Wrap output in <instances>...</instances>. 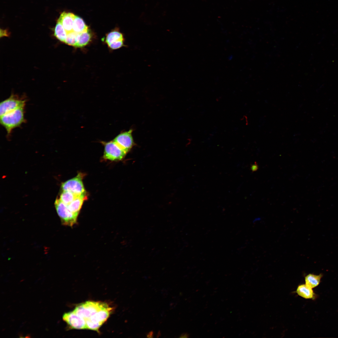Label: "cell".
<instances>
[{
	"instance_id": "1",
	"label": "cell",
	"mask_w": 338,
	"mask_h": 338,
	"mask_svg": "<svg viewBox=\"0 0 338 338\" xmlns=\"http://www.w3.org/2000/svg\"><path fill=\"white\" fill-rule=\"evenodd\" d=\"M24 108L21 107L0 116V123L5 129L8 136H10L14 129L25 122Z\"/></svg>"
},
{
	"instance_id": "2",
	"label": "cell",
	"mask_w": 338,
	"mask_h": 338,
	"mask_svg": "<svg viewBox=\"0 0 338 338\" xmlns=\"http://www.w3.org/2000/svg\"><path fill=\"white\" fill-rule=\"evenodd\" d=\"M107 305L105 302L88 301L79 304L73 311L86 323L87 321L94 316L100 310Z\"/></svg>"
},
{
	"instance_id": "3",
	"label": "cell",
	"mask_w": 338,
	"mask_h": 338,
	"mask_svg": "<svg viewBox=\"0 0 338 338\" xmlns=\"http://www.w3.org/2000/svg\"><path fill=\"white\" fill-rule=\"evenodd\" d=\"M55 206L63 225L72 227L77 223L78 214L71 211L67 205L59 199L56 200Z\"/></svg>"
},
{
	"instance_id": "4",
	"label": "cell",
	"mask_w": 338,
	"mask_h": 338,
	"mask_svg": "<svg viewBox=\"0 0 338 338\" xmlns=\"http://www.w3.org/2000/svg\"><path fill=\"white\" fill-rule=\"evenodd\" d=\"M104 146L103 158L112 161L122 160L127 153L113 141H101Z\"/></svg>"
},
{
	"instance_id": "5",
	"label": "cell",
	"mask_w": 338,
	"mask_h": 338,
	"mask_svg": "<svg viewBox=\"0 0 338 338\" xmlns=\"http://www.w3.org/2000/svg\"><path fill=\"white\" fill-rule=\"evenodd\" d=\"M26 100L17 95H12L0 104V116L18 108L25 107Z\"/></svg>"
},
{
	"instance_id": "6",
	"label": "cell",
	"mask_w": 338,
	"mask_h": 338,
	"mask_svg": "<svg viewBox=\"0 0 338 338\" xmlns=\"http://www.w3.org/2000/svg\"><path fill=\"white\" fill-rule=\"evenodd\" d=\"M84 175L79 173L75 177L63 183L61 188L63 191H69L78 195L86 194L82 181Z\"/></svg>"
},
{
	"instance_id": "7",
	"label": "cell",
	"mask_w": 338,
	"mask_h": 338,
	"mask_svg": "<svg viewBox=\"0 0 338 338\" xmlns=\"http://www.w3.org/2000/svg\"><path fill=\"white\" fill-rule=\"evenodd\" d=\"M132 131L130 129L121 132L113 140L126 153L130 150L134 144L132 135Z\"/></svg>"
},
{
	"instance_id": "8",
	"label": "cell",
	"mask_w": 338,
	"mask_h": 338,
	"mask_svg": "<svg viewBox=\"0 0 338 338\" xmlns=\"http://www.w3.org/2000/svg\"><path fill=\"white\" fill-rule=\"evenodd\" d=\"M63 319L71 329H86L85 321L73 311L64 313L63 315Z\"/></svg>"
},
{
	"instance_id": "9",
	"label": "cell",
	"mask_w": 338,
	"mask_h": 338,
	"mask_svg": "<svg viewBox=\"0 0 338 338\" xmlns=\"http://www.w3.org/2000/svg\"><path fill=\"white\" fill-rule=\"evenodd\" d=\"M75 15L73 13L63 12L60 14L57 21L60 22L67 33L73 31V25Z\"/></svg>"
},
{
	"instance_id": "10",
	"label": "cell",
	"mask_w": 338,
	"mask_h": 338,
	"mask_svg": "<svg viewBox=\"0 0 338 338\" xmlns=\"http://www.w3.org/2000/svg\"><path fill=\"white\" fill-rule=\"evenodd\" d=\"M86 198V194L78 196L67 205L69 209L72 212L79 215L83 203Z\"/></svg>"
},
{
	"instance_id": "11",
	"label": "cell",
	"mask_w": 338,
	"mask_h": 338,
	"mask_svg": "<svg viewBox=\"0 0 338 338\" xmlns=\"http://www.w3.org/2000/svg\"><path fill=\"white\" fill-rule=\"evenodd\" d=\"M296 293L298 295L306 299H313L314 293L312 288L305 284L299 285Z\"/></svg>"
},
{
	"instance_id": "12",
	"label": "cell",
	"mask_w": 338,
	"mask_h": 338,
	"mask_svg": "<svg viewBox=\"0 0 338 338\" xmlns=\"http://www.w3.org/2000/svg\"><path fill=\"white\" fill-rule=\"evenodd\" d=\"M122 34L118 29L113 30L106 35L105 42L108 45L120 41H124Z\"/></svg>"
},
{
	"instance_id": "13",
	"label": "cell",
	"mask_w": 338,
	"mask_h": 338,
	"mask_svg": "<svg viewBox=\"0 0 338 338\" xmlns=\"http://www.w3.org/2000/svg\"><path fill=\"white\" fill-rule=\"evenodd\" d=\"M92 35L90 30L79 33L78 36V42L76 48H82L86 46L90 42Z\"/></svg>"
},
{
	"instance_id": "14",
	"label": "cell",
	"mask_w": 338,
	"mask_h": 338,
	"mask_svg": "<svg viewBox=\"0 0 338 338\" xmlns=\"http://www.w3.org/2000/svg\"><path fill=\"white\" fill-rule=\"evenodd\" d=\"M88 29V26L83 19L78 16L75 15L73 25V31L77 33H80Z\"/></svg>"
},
{
	"instance_id": "15",
	"label": "cell",
	"mask_w": 338,
	"mask_h": 338,
	"mask_svg": "<svg viewBox=\"0 0 338 338\" xmlns=\"http://www.w3.org/2000/svg\"><path fill=\"white\" fill-rule=\"evenodd\" d=\"M322 276V274L316 275L310 274L305 277V284L312 289L315 288L319 285Z\"/></svg>"
},
{
	"instance_id": "16",
	"label": "cell",
	"mask_w": 338,
	"mask_h": 338,
	"mask_svg": "<svg viewBox=\"0 0 338 338\" xmlns=\"http://www.w3.org/2000/svg\"><path fill=\"white\" fill-rule=\"evenodd\" d=\"M54 35L58 39L64 42L67 37V33L61 23L58 21L54 28Z\"/></svg>"
},
{
	"instance_id": "17",
	"label": "cell",
	"mask_w": 338,
	"mask_h": 338,
	"mask_svg": "<svg viewBox=\"0 0 338 338\" xmlns=\"http://www.w3.org/2000/svg\"><path fill=\"white\" fill-rule=\"evenodd\" d=\"M78 196L69 191H63L60 195L59 199L64 203L68 205Z\"/></svg>"
},
{
	"instance_id": "18",
	"label": "cell",
	"mask_w": 338,
	"mask_h": 338,
	"mask_svg": "<svg viewBox=\"0 0 338 338\" xmlns=\"http://www.w3.org/2000/svg\"><path fill=\"white\" fill-rule=\"evenodd\" d=\"M78 34L73 31L68 33L66 39L64 43L68 45L75 47L78 42Z\"/></svg>"
},
{
	"instance_id": "19",
	"label": "cell",
	"mask_w": 338,
	"mask_h": 338,
	"mask_svg": "<svg viewBox=\"0 0 338 338\" xmlns=\"http://www.w3.org/2000/svg\"><path fill=\"white\" fill-rule=\"evenodd\" d=\"M123 45V41H122L111 44L108 46L111 49L114 50L118 49L122 47Z\"/></svg>"
},
{
	"instance_id": "20",
	"label": "cell",
	"mask_w": 338,
	"mask_h": 338,
	"mask_svg": "<svg viewBox=\"0 0 338 338\" xmlns=\"http://www.w3.org/2000/svg\"><path fill=\"white\" fill-rule=\"evenodd\" d=\"M251 170L252 172H254L257 171L258 168L259 166L256 162H255L254 164L251 165Z\"/></svg>"
},
{
	"instance_id": "21",
	"label": "cell",
	"mask_w": 338,
	"mask_h": 338,
	"mask_svg": "<svg viewBox=\"0 0 338 338\" xmlns=\"http://www.w3.org/2000/svg\"><path fill=\"white\" fill-rule=\"evenodd\" d=\"M189 335L187 333H183L179 336V338H188Z\"/></svg>"
},
{
	"instance_id": "22",
	"label": "cell",
	"mask_w": 338,
	"mask_h": 338,
	"mask_svg": "<svg viewBox=\"0 0 338 338\" xmlns=\"http://www.w3.org/2000/svg\"><path fill=\"white\" fill-rule=\"evenodd\" d=\"M146 337L147 338H153V331H151L148 332L146 335Z\"/></svg>"
},
{
	"instance_id": "23",
	"label": "cell",
	"mask_w": 338,
	"mask_h": 338,
	"mask_svg": "<svg viewBox=\"0 0 338 338\" xmlns=\"http://www.w3.org/2000/svg\"><path fill=\"white\" fill-rule=\"evenodd\" d=\"M161 336V333L160 332V331H159L158 333V335H157V337H159V336Z\"/></svg>"
}]
</instances>
